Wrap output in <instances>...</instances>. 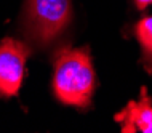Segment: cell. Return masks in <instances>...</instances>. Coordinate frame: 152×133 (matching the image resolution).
Masks as SVG:
<instances>
[{
  "label": "cell",
  "mask_w": 152,
  "mask_h": 133,
  "mask_svg": "<svg viewBox=\"0 0 152 133\" xmlns=\"http://www.w3.org/2000/svg\"><path fill=\"white\" fill-rule=\"evenodd\" d=\"M114 120L120 123L123 133H152V99L146 87L141 88L138 101H128L120 112L114 115Z\"/></svg>",
  "instance_id": "277c9868"
},
{
  "label": "cell",
  "mask_w": 152,
  "mask_h": 133,
  "mask_svg": "<svg viewBox=\"0 0 152 133\" xmlns=\"http://www.w3.org/2000/svg\"><path fill=\"white\" fill-rule=\"evenodd\" d=\"M134 39L141 48L139 63L149 74H152V16H144L131 27Z\"/></svg>",
  "instance_id": "5b68a950"
},
{
  "label": "cell",
  "mask_w": 152,
  "mask_h": 133,
  "mask_svg": "<svg viewBox=\"0 0 152 133\" xmlns=\"http://www.w3.org/2000/svg\"><path fill=\"white\" fill-rule=\"evenodd\" d=\"M31 48L16 39H3L0 43V98L18 95L26 74V61Z\"/></svg>",
  "instance_id": "3957f363"
},
{
  "label": "cell",
  "mask_w": 152,
  "mask_h": 133,
  "mask_svg": "<svg viewBox=\"0 0 152 133\" xmlns=\"http://www.w3.org/2000/svg\"><path fill=\"white\" fill-rule=\"evenodd\" d=\"M71 19V0H26L21 29L31 43L45 48L67 29Z\"/></svg>",
  "instance_id": "7a4b0ae2"
},
{
  "label": "cell",
  "mask_w": 152,
  "mask_h": 133,
  "mask_svg": "<svg viewBox=\"0 0 152 133\" xmlns=\"http://www.w3.org/2000/svg\"><path fill=\"white\" fill-rule=\"evenodd\" d=\"M53 95L66 106L85 109L91 104L96 74L88 48L61 47L53 58Z\"/></svg>",
  "instance_id": "6da1fadb"
},
{
  "label": "cell",
  "mask_w": 152,
  "mask_h": 133,
  "mask_svg": "<svg viewBox=\"0 0 152 133\" xmlns=\"http://www.w3.org/2000/svg\"><path fill=\"white\" fill-rule=\"evenodd\" d=\"M133 3H134V7L138 8V10H146L147 7H151L152 5V0H133Z\"/></svg>",
  "instance_id": "8992f818"
}]
</instances>
